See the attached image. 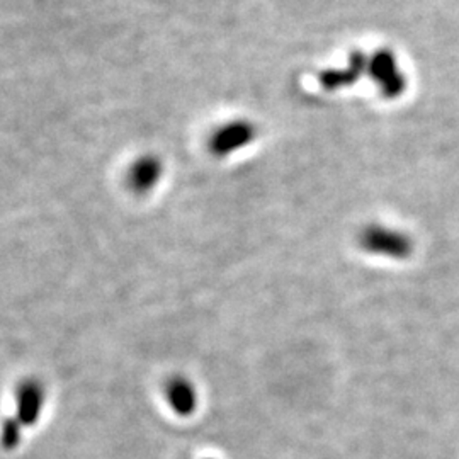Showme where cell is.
Listing matches in <instances>:
<instances>
[{"mask_svg":"<svg viewBox=\"0 0 459 459\" xmlns=\"http://www.w3.org/2000/svg\"><path fill=\"white\" fill-rule=\"evenodd\" d=\"M257 136V130L246 119H235L221 125L210 136V152L216 157H229L231 153L246 148Z\"/></svg>","mask_w":459,"mask_h":459,"instance_id":"6da1fadb","label":"cell"},{"mask_svg":"<svg viewBox=\"0 0 459 459\" xmlns=\"http://www.w3.org/2000/svg\"><path fill=\"white\" fill-rule=\"evenodd\" d=\"M164 176V164L155 155H145L133 162L128 169L126 181L134 193H148L152 191Z\"/></svg>","mask_w":459,"mask_h":459,"instance_id":"7a4b0ae2","label":"cell"},{"mask_svg":"<svg viewBox=\"0 0 459 459\" xmlns=\"http://www.w3.org/2000/svg\"><path fill=\"white\" fill-rule=\"evenodd\" d=\"M362 246L366 247L369 252L388 255L394 259L407 257L411 252V246H409L407 238L388 233V231H375V233L366 235Z\"/></svg>","mask_w":459,"mask_h":459,"instance_id":"3957f363","label":"cell"}]
</instances>
